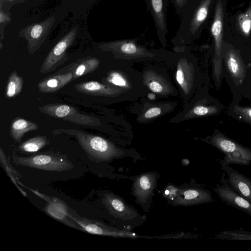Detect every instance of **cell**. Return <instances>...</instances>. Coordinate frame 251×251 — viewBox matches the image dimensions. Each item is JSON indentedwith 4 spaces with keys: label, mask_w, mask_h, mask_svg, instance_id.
Listing matches in <instances>:
<instances>
[{
    "label": "cell",
    "mask_w": 251,
    "mask_h": 251,
    "mask_svg": "<svg viewBox=\"0 0 251 251\" xmlns=\"http://www.w3.org/2000/svg\"><path fill=\"white\" fill-rule=\"evenodd\" d=\"M222 75L233 96L232 103L239 104L242 97L251 100V61L233 47L222 50Z\"/></svg>",
    "instance_id": "1"
},
{
    "label": "cell",
    "mask_w": 251,
    "mask_h": 251,
    "mask_svg": "<svg viewBox=\"0 0 251 251\" xmlns=\"http://www.w3.org/2000/svg\"><path fill=\"white\" fill-rule=\"evenodd\" d=\"M53 135L61 133L74 136L91 160L96 163L109 162L115 159L131 156L126 149H121L101 136L75 129L59 128L52 131Z\"/></svg>",
    "instance_id": "2"
},
{
    "label": "cell",
    "mask_w": 251,
    "mask_h": 251,
    "mask_svg": "<svg viewBox=\"0 0 251 251\" xmlns=\"http://www.w3.org/2000/svg\"><path fill=\"white\" fill-rule=\"evenodd\" d=\"M174 78L185 103L188 102L201 87L202 76L195 57L187 53L172 55Z\"/></svg>",
    "instance_id": "3"
},
{
    "label": "cell",
    "mask_w": 251,
    "mask_h": 251,
    "mask_svg": "<svg viewBox=\"0 0 251 251\" xmlns=\"http://www.w3.org/2000/svg\"><path fill=\"white\" fill-rule=\"evenodd\" d=\"M99 49L110 53L118 60L130 63L142 61H167L171 56L163 51L150 50L134 40H119L100 43Z\"/></svg>",
    "instance_id": "4"
},
{
    "label": "cell",
    "mask_w": 251,
    "mask_h": 251,
    "mask_svg": "<svg viewBox=\"0 0 251 251\" xmlns=\"http://www.w3.org/2000/svg\"><path fill=\"white\" fill-rule=\"evenodd\" d=\"M212 0H201L193 9L187 3L180 18V25L176 36L174 44H188L197 35L199 29L206 19Z\"/></svg>",
    "instance_id": "5"
},
{
    "label": "cell",
    "mask_w": 251,
    "mask_h": 251,
    "mask_svg": "<svg viewBox=\"0 0 251 251\" xmlns=\"http://www.w3.org/2000/svg\"><path fill=\"white\" fill-rule=\"evenodd\" d=\"M101 199L109 215L119 222L121 229L130 230L143 224L144 217L119 195L106 191Z\"/></svg>",
    "instance_id": "6"
},
{
    "label": "cell",
    "mask_w": 251,
    "mask_h": 251,
    "mask_svg": "<svg viewBox=\"0 0 251 251\" xmlns=\"http://www.w3.org/2000/svg\"><path fill=\"white\" fill-rule=\"evenodd\" d=\"M224 106L211 97L206 87H201L186 103L183 110L172 118L171 122L179 123L189 119L220 114Z\"/></svg>",
    "instance_id": "7"
},
{
    "label": "cell",
    "mask_w": 251,
    "mask_h": 251,
    "mask_svg": "<svg viewBox=\"0 0 251 251\" xmlns=\"http://www.w3.org/2000/svg\"><path fill=\"white\" fill-rule=\"evenodd\" d=\"M13 162L17 166L47 171H67L74 168L66 154L52 151L39 152L26 157L18 156L14 151Z\"/></svg>",
    "instance_id": "8"
},
{
    "label": "cell",
    "mask_w": 251,
    "mask_h": 251,
    "mask_svg": "<svg viewBox=\"0 0 251 251\" xmlns=\"http://www.w3.org/2000/svg\"><path fill=\"white\" fill-rule=\"evenodd\" d=\"M225 154L223 160L228 165H249L251 163V149L246 147L226 136L218 130L201 139Z\"/></svg>",
    "instance_id": "9"
},
{
    "label": "cell",
    "mask_w": 251,
    "mask_h": 251,
    "mask_svg": "<svg viewBox=\"0 0 251 251\" xmlns=\"http://www.w3.org/2000/svg\"><path fill=\"white\" fill-rule=\"evenodd\" d=\"M141 73L143 84L149 91L163 98L178 96V91L165 68L148 64Z\"/></svg>",
    "instance_id": "10"
},
{
    "label": "cell",
    "mask_w": 251,
    "mask_h": 251,
    "mask_svg": "<svg viewBox=\"0 0 251 251\" xmlns=\"http://www.w3.org/2000/svg\"><path fill=\"white\" fill-rule=\"evenodd\" d=\"M223 6L221 0L217 3L213 22L211 28L214 40V52L212 65V78L217 90L221 86L222 75V50L223 30Z\"/></svg>",
    "instance_id": "11"
},
{
    "label": "cell",
    "mask_w": 251,
    "mask_h": 251,
    "mask_svg": "<svg viewBox=\"0 0 251 251\" xmlns=\"http://www.w3.org/2000/svg\"><path fill=\"white\" fill-rule=\"evenodd\" d=\"M38 110L49 116L77 124L89 126H101L99 119L82 113L75 107L65 104L50 103L40 106Z\"/></svg>",
    "instance_id": "12"
},
{
    "label": "cell",
    "mask_w": 251,
    "mask_h": 251,
    "mask_svg": "<svg viewBox=\"0 0 251 251\" xmlns=\"http://www.w3.org/2000/svg\"><path fill=\"white\" fill-rule=\"evenodd\" d=\"M211 192L195 180L177 187L173 200L167 203L174 206H193L206 204L214 201Z\"/></svg>",
    "instance_id": "13"
},
{
    "label": "cell",
    "mask_w": 251,
    "mask_h": 251,
    "mask_svg": "<svg viewBox=\"0 0 251 251\" xmlns=\"http://www.w3.org/2000/svg\"><path fill=\"white\" fill-rule=\"evenodd\" d=\"M159 177L157 173L149 172L134 176L132 178L131 194L135 199V201L145 212L149 210Z\"/></svg>",
    "instance_id": "14"
},
{
    "label": "cell",
    "mask_w": 251,
    "mask_h": 251,
    "mask_svg": "<svg viewBox=\"0 0 251 251\" xmlns=\"http://www.w3.org/2000/svg\"><path fill=\"white\" fill-rule=\"evenodd\" d=\"M76 34L77 27H74L59 40L44 59L39 71L40 73L52 72L68 60L67 50L74 43Z\"/></svg>",
    "instance_id": "15"
},
{
    "label": "cell",
    "mask_w": 251,
    "mask_h": 251,
    "mask_svg": "<svg viewBox=\"0 0 251 251\" xmlns=\"http://www.w3.org/2000/svg\"><path fill=\"white\" fill-rule=\"evenodd\" d=\"M55 21V17L53 16L40 23L31 24L19 31L18 36L27 42L29 54H33L39 49L46 39Z\"/></svg>",
    "instance_id": "16"
},
{
    "label": "cell",
    "mask_w": 251,
    "mask_h": 251,
    "mask_svg": "<svg viewBox=\"0 0 251 251\" xmlns=\"http://www.w3.org/2000/svg\"><path fill=\"white\" fill-rule=\"evenodd\" d=\"M75 88L81 93L108 98L119 102L135 100L133 96L120 89L97 81L76 83Z\"/></svg>",
    "instance_id": "17"
},
{
    "label": "cell",
    "mask_w": 251,
    "mask_h": 251,
    "mask_svg": "<svg viewBox=\"0 0 251 251\" xmlns=\"http://www.w3.org/2000/svg\"><path fill=\"white\" fill-rule=\"evenodd\" d=\"M68 215L85 231L90 234L113 237H136L137 236L136 234L129 231L127 232V230L110 226L95 220L89 219L76 214H73L70 211Z\"/></svg>",
    "instance_id": "18"
},
{
    "label": "cell",
    "mask_w": 251,
    "mask_h": 251,
    "mask_svg": "<svg viewBox=\"0 0 251 251\" xmlns=\"http://www.w3.org/2000/svg\"><path fill=\"white\" fill-rule=\"evenodd\" d=\"M213 190L223 202L251 216V202L231 188L226 180L224 172L221 177L220 184H216Z\"/></svg>",
    "instance_id": "19"
},
{
    "label": "cell",
    "mask_w": 251,
    "mask_h": 251,
    "mask_svg": "<svg viewBox=\"0 0 251 251\" xmlns=\"http://www.w3.org/2000/svg\"><path fill=\"white\" fill-rule=\"evenodd\" d=\"M152 16L159 40L164 47L167 44L168 33L167 11L168 0H145Z\"/></svg>",
    "instance_id": "20"
},
{
    "label": "cell",
    "mask_w": 251,
    "mask_h": 251,
    "mask_svg": "<svg viewBox=\"0 0 251 251\" xmlns=\"http://www.w3.org/2000/svg\"><path fill=\"white\" fill-rule=\"evenodd\" d=\"M221 170L227 174L226 180L231 188L251 202V179L238 172L223 159H219Z\"/></svg>",
    "instance_id": "21"
},
{
    "label": "cell",
    "mask_w": 251,
    "mask_h": 251,
    "mask_svg": "<svg viewBox=\"0 0 251 251\" xmlns=\"http://www.w3.org/2000/svg\"><path fill=\"white\" fill-rule=\"evenodd\" d=\"M43 197L47 201L43 210L50 217L71 227L82 231L84 230L68 215L67 205L62 201L54 197Z\"/></svg>",
    "instance_id": "22"
},
{
    "label": "cell",
    "mask_w": 251,
    "mask_h": 251,
    "mask_svg": "<svg viewBox=\"0 0 251 251\" xmlns=\"http://www.w3.org/2000/svg\"><path fill=\"white\" fill-rule=\"evenodd\" d=\"M73 80L72 71L57 73L40 81L37 84L39 91L42 93H54Z\"/></svg>",
    "instance_id": "23"
},
{
    "label": "cell",
    "mask_w": 251,
    "mask_h": 251,
    "mask_svg": "<svg viewBox=\"0 0 251 251\" xmlns=\"http://www.w3.org/2000/svg\"><path fill=\"white\" fill-rule=\"evenodd\" d=\"M100 63V60L98 58L87 56L73 62L68 66L64 68V71L60 73L72 71L73 75V80H74L93 73L99 67Z\"/></svg>",
    "instance_id": "24"
},
{
    "label": "cell",
    "mask_w": 251,
    "mask_h": 251,
    "mask_svg": "<svg viewBox=\"0 0 251 251\" xmlns=\"http://www.w3.org/2000/svg\"><path fill=\"white\" fill-rule=\"evenodd\" d=\"M39 128L36 123L22 118H17L11 123L10 134L15 142H19L25 134L37 130Z\"/></svg>",
    "instance_id": "25"
},
{
    "label": "cell",
    "mask_w": 251,
    "mask_h": 251,
    "mask_svg": "<svg viewBox=\"0 0 251 251\" xmlns=\"http://www.w3.org/2000/svg\"><path fill=\"white\" fill-rule=\"evenodd\" d=\"M171 103H151V106L145 108L137 117V121L140 123H147L151 120L170 112L175 105Z\"/></svg>",
    "instance_id": "26"
},
{
    "label": "cell",
    "mask_w": 251,
    "mask_h": 251,
    "mask_svg": "<svg viewBox=\"0 0 251 251\" xmlns=\"http://www.w3.org/2000/svg\"><path fill=\"white\" fill-rule=\"evenodd\" d=\"M50 141L47 136L38 135L21 143L17 147V150L22 153H33L48 145Z\"/></svg>",
    "instance_id": "27"
},
{
    "label": "cell",
    "mask_w": 251,
    "mask_h": 251,
    "mask_svg": "<svg viewBox=\"0 0 251 251\" xmlns=\"http://www.w3.org/2000/svg\"><path fill=\"white\" fill-rule=\"evenodd\" d=\"M23 78L18 75L17 71L10 74L5 89V96L10 99L16 97L21 92L23 87Z\"/></svg>",
    "instance_id": "28"
},
{
    "label": "cell",
    "mask_w": 251,
    "mask_h": 251,
    "mask_svg": "<svg viewBox=\"0 0 251 251\" xmlns=\"http://www.w3.org/2000/svg\"><path fill=\"white\" fill-rule=\"evenodd\" d=\"M0 162L1 167L10 180L21 193L25 197H26L27 194L18 185L19 180L22 177V176L11 164L9 158L7 157L1 148H0Z\"/></svg>",
    "instance_id": "29"
},
{
    "label": "cell",
    "mask_w": 251,
    "mask_h": 251,
    "mask_svg": "<svg viewBox=\"0 0 251 251\" xmlns=\"http://www.w3.org/2000/svg\"><path fill=\"white\" fill-rule=\"evenodd\" d=\"M227 113L234 119L251 125V107L231 103Z\"/></svg>",
    "instance_id": "30"
},
{
    "label": "cell",
    "mask_w": 251,
    "mask_h": 251,
    "mask_svg": "<svg viewBox=\"0 0 251 251\" xmlns=\"http://www.w3.org/2000/svg\"><path fill=\"white\" fill-rule=\"evenodd\" d=\"M215 238L229 240H251V232L241 229L224 230L216 235Z\"/></svg>",
    "instance_id": "31"
},
{
    "label": "cell",
    "mask_w": 251,
    "mask_h": 251,
    "mask_svg": "<svg viewBox=\"0 0 251 251\" xmlns=\"http://www.w3.org/2000/svg\"><path fill=\"white\" fill-rule=\"evenodd\" d=\"M237 25L242 34L246 37L249 36L251 31V7L239 15Z\"/></svg>",
    "instance_id": "32"
},
{
    "label": "cell",
    "mask_w": 251,
    "mask_h": 251,
    "mask_svg": "<svg viewBox=\"0 0 251 251\" xmlns=\"http://www.w3.org/2000/svg\"><path fill=\"white\" fill-rule=\"evenodd\" d=\"M177 191V187L173 184L168 185L162 192V196L164 197L168 201H172L175 197Z\"/></svg>",
    "instance_id": "33"
},
{
    "label": "cell",
    "mask_w": 251,
    "mask_h": 251,
    "mask_svg": "<svg viewBox=\"0 0 251 251\" xmlns=\"http://www.w3.org/2000/svg\"><path fill=\"white\" fill-rule=\"evenodd\" d=\"M188 0H171V2L179 17L181 16Z\"/></svg>",
    "instance_id": "34"
},
{
    "label": "cell",
    "mask_w": 251,
    "mask_h": 251,
    "mask_svg": "<svg viewBox=\"0 0 251 251\" xmlns=\"http://www.w3.org/2000/svg\"><path fill=\"white\" fill-rule=\"evenodd\" d=\"M12 20L10 17L0 8V24L1 25L7 24Z\"/></svg>",
    "instance_id": "35"
},
{
    "label": "cell",
    "mask_w": 251,
    "mask_h": 251,
    "mask_svg": "<svg viewBox=\"0 0 251 251\" xmlns=\"http://www.w3.org/2000/svg\"><path fill=\"white\" fill-rule=\"evenodd\" d=\"M27 0H0V3L9 2L12 4H17L22 3Z\"/></svg>",
    "instance_id": "36"
}]
</instances>
